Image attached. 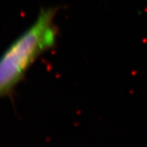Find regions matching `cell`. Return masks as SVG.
Wrapping results in <instances>:
<instances>
[{"label": "cell", "instance_id": "1", "mask_svg": "<svg viewBox=\"0 0 147 147\" xmlns=\"http://www.w3.org/2000/svg\"><path fill=\"white\" fill-rule=\"evenodd\" d=\"M56 15L55 7L42 8L34 22L0 56V99L10 96L37 59L56 44Z\"/></svg>", "mask_w": 147, "mask_h": 147}]
</instances>
